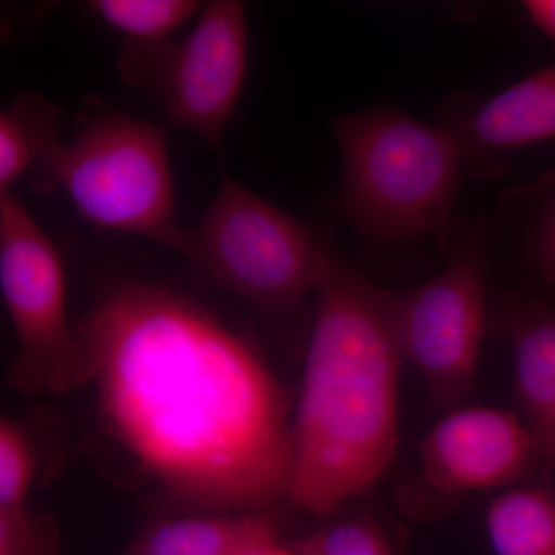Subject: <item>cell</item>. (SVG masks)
Masks as SVG:
<instances>
[{
  "label": "cell",
  "instance_id": "21",
  "mask_svg": "<svg viewBox=\"0 0 555 555\" xmlns=\"http://www.w3.org/2000/svg\"><path fill=\"white\" fill-rule=\"evenodd\" d=\"M240 555H299L297 550L291 542H284L281 539V532L276 534L266 537V539L259 540L258 543L247 547L243 554Z\"/></svg>",
  "mask_w": 555,
  "mask_h": 555
},
{
  "label": "cell",
  "instance_id": "12",
  "mask_svg": "<svg viewBox=\"0 0 555 555\" xmlns=\"http://www.w3.org/2000/svg\"><path fill=\"white\" fill-rule=\"evenodd\" d=\"M276 532L269 511L164 518L134 537L126 555H240Z\"/></svg>",
  "mask_w": 555,
  "mask_h": 555
},
{
  "label": "cell",
  "instance_id": "1",
  "mask_svg": "<svg viewBox=\"0 0 555 555\" xmlns=\"http://www.w3.org/2000/svg\"><path fill=\"white\" fill-rule=\"evenodd\" d=\"M78 331L105 427L164 488L211 513L287 499L294 408L250 341L131 280L105 288Z\"/></svg>",
  "mask_w": 555,
  "mask_h": 555
},
{
  "label": "cell",
  "instance_id": "5",
  "mask_svg": "<svg viewBox=\"0 0 555 555\" xmlns=\"http://www.w3.org/2000/svg\"><path fill=\"white\" fill-rule=\"evenodd\" d=\"M182 254L225 291L288 309L318 291L335 254L305 222L225 177Z\"/></svg>",
  "mask_w": 555,
  "mask_h": 555
},
{
  "label": "cell",
  "instance_id": "22",
  "mask_svg": "<svg viewBox=\"0 0 555 555\" xmlns=\"http://www.w3.org/2000/svg\"><path fill=\"white\" fill-rule=\"evenodd\" d=\"M554 465H555V463H554Z\"/></svg>",
  "mask_w": 555,
  "mask_h": 555
},
{
  "label": "cell",
  "instance_id": "13",
  "mask_svg": "<svg viewBox=\"0 0 555 555\" xmlns=\"http://www.w3.org/2000/svg\"><path fill=\"white\" fill-rule=\"evenodd\" d=\"M496 555H555V492L543 486H511L486 511Z\"/></svg>",
  "mask_w": 555,
  "mask_h": 555
},
{
  "label": "cell",
  "instance_id": "9",
  "mask_svg": "<svg viewBox=\"0 0 555 555\" xmlns=\"http://www.w3.org/2000/svg\"><path fill=\"white\" fill-rule=\"evenodd\" d=\"M423 477L443 494L511 488L542 459L524 420L503 409H455L420 447Z\"/></svg>",
  "mask_w": 555,
  "mask_h": 555
},
{
  "label": "cell",
  "instance_id": "15",
  "mask_svg": "<svg viewBox=\"0 0 555 555\" xmlns=\"http://www.w3.org/2000/svg\"><path fill=\"white\" fill-rule=\"evenodd\" d=\"M89 9L127 42L156 43L196 20L203 7L195 0H93Z\"/></svg>",
  "mask_w": 555,
  "mask_h": 555
},
{
  "label": "cell",
  "instance_id": "8",
  "mask_svg": "<svg viewBox=\"0 0 555 555\" xmlns=\"http://www.w3.org/2000/svg\"><path fill=\"white\" fill-rule=\"evenodd\" d=\"M247 35L243 2L214 0L181 40L126 42L119 72L147 91L171 122L217 149L243 93Z\"/></svg>",
  "mask_w": 555,
  "mask_h": 555
},
{
  "label": "cell",
  "instance_id": "7",
  "mask_svg": "<svg viewBox=\"0 0 555 555\" xmlns=\"http://www.w3.org/2000/svg\"><path fill=\"white\" fill-rule=\"evenodd\" d=\"M488 218L448 222L447 266L422 286L392 298L401 358L422 375L434 401L451 408L473 389L486 331Z\"/></svg>",
  "mask_w": 555,
  "mask_h": 555
},
{
  "label": "cell",
  "instance_id": "10",
  "mask_svg": "<svg viewBox=\"0 0 555 555\" xmlns=\"http://www.w3.org/2000/svg\"><path fill=\"white\" fill-rule=\"evenodd\" d=\"M463 170L489 173L514 149L555 138V64L449 120Z\"/></svg>",
  "mask_w": 555,
  "mask_h": 555
},
{
  "label": "cell",
  "instance_id": "11",
  "mask_svg": "<svg viewBox=\"0 0 555 555\" xmlns=\"http://www.w3.org/2000/svg\"><path fill=\"white\" fill-rule=\"evenodd\" d=\"M495 331L509 343L521 420L543 462L555 463V308L506 297L495 308Z\"/></svg>",
  "mask_w": 555,
  "mask_h": 555
},
{
  "label": "cell",
  "instance_id": "4",
  "mask_svg": "<svg viewBox=\"0 0 555 555\" xmlns=\"http://www.w3.org/2000/svg\"><path fill=\"white\" fill-rule=\"evenodd\" d=\"M39 167L94 228L155 241L182 254L166 130L133 116H98Z\"/></svg>",
  "mask_w": 555,
  "mask_h": 555
},
{
  "label": "cell",
  "instance_id": "2",
  "mask_svg": "<svg viewBox=\"0 0 555 555\" xmlns=\"http://www.w3.org/2000/svg\"><path fill=\"white\" fill-rule=\"evenodd\" d=\"M392 298L335 255L317 291L292 416L287 502L324 517L364 494L392 465L401 358Z\"/></svg>",
  "mask_w": 555,
  "mask_h": 555
},
{
  "label": "cell",
  "instance_id": "14",
  "mask_svg": "<svg viewBox=\"0 0 555 555\" xmlns=\"http://www.w3.org/2000/svg\"><path fill=\"white\" fill-rule=\"evenodd\" d=\"M60 107L42 94L22 93L0 112V195L60 144Z\"/></svg>",
  "mask_w": 555,
  "mask_h": 555
},
{
  "label": "cell",
  "instance_id": "18",
  "mask_svg": "<svg viewBox=\"0 0 555 555\" xmlns=\"http://www.w3.org/2000/svg\"><path fill=\"white\" fill-rule=\"evenodd\" d=\"M57 537L27 505L0 507V555H54Z\"/></svg>",
  "mask_w": 555,
  "mask_h": 555
},
{
  "label": "cell",
  "instance_id": "16",
  "mask_svg": "<svg viewBox=\"0 0 555 555\" xmlns=\"http://www.w3.org/2000/svg\"><path fill=\"white\" fill-rule=\"evenodd\" d=\"M291 543L299 555H396L385 531L369 517L335 521Z\"/></svg>",
  "mask_w": 555,
  "mask_h": 555
},
{
  "label": "cell",
  "instance_id": "20",
  "mask_svg": "<svg viewBox=\"0 0 555 555\" xmlns=\"http://www.w3.org/2000/svg\"><path fill=\"white\" fill-rule=\"evenodd\" d=\"M524 5L532 24L555 42V0H526Z\"/></svg>",
  "mask_w": 555,
  "mask_h": 555
},
{
  "label": "cell",
  "instance_id": "3",
  "mask_svg": "<svg viewBox=\"0 0 555 555\" xmlns=\"http://www.w3.org/2000/svg\"><path fill=\"white\" fill-rule=\"evenodd\" d=\"M341 152L339 203L367 238L401 243L451 217L462 152L451 131L392 107H374L334 120Z\"/></svg>",
  "mask_w": 555,
  "mask_h": 555
},
{
  "label": "cell",
  "instance_id": "6",
  "mask_svg": "<svg viewBox=\"0 0 555 555\" xmlns=\"http://www.w3.org/2000/svg\"><path fill=\"white\" fill-rule=\"evenodd\" d=\"M0 292L16 335L10 386L24 396H64L91 383L89 350L68 323L60 251L13 192L0 195Z\"/></svg>",
  "mask_w": 555,
  "mask_h": 555
},
{
  "label": "cell",
  "instance_id": "19",
  "mask_svg": "<svg viewBox=\"0 0 555 555\" xmlns=\"http://www.w3.org/2000/svg\"><path fill=\"white\" fill-rule=\"evenodd\" d=\"M532 261L542 280L555 291V190L537 225Z\"/></svg>",
  "mask_w": 555,
  "mask_h": 555
},
{
  "label": "cell",
  "instance_id": "17",
  "mask_svg": "<svg viewBox=\"0 0 555 555\" xmlns=\"http://www.w3.org/2000/svg\"><path fill=\"white\" fill-rule=\"evenodd\" d=\"M36 455L25 427L11 416L0 420V507L27 505Z\"/></svg>",
  "mask_w": 555,
  "mask_h": 555
}]
</instances>
